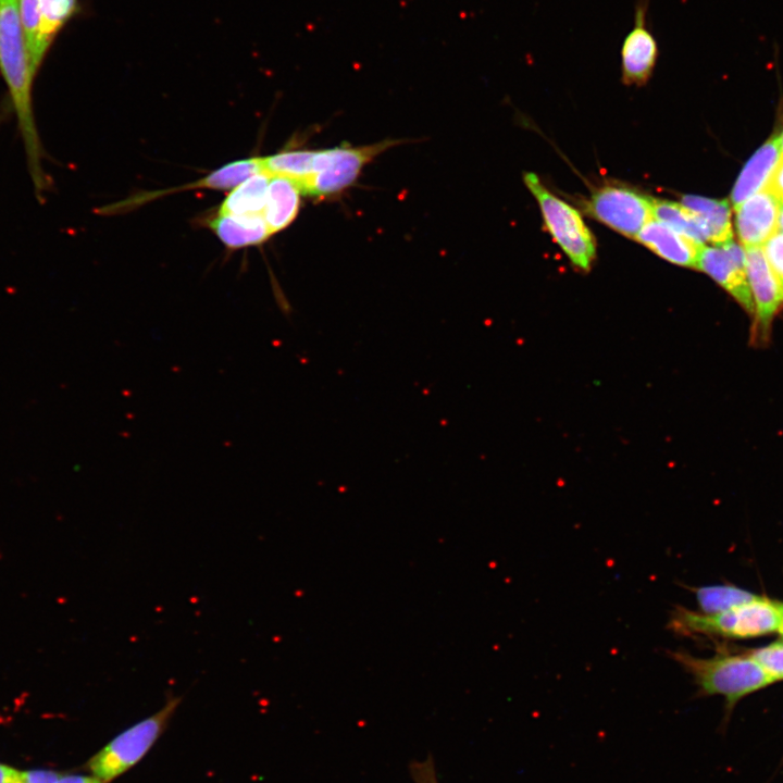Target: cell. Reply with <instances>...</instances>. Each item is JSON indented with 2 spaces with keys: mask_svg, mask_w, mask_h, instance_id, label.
I'll list each match as a JSON object with an SVG mask.
<instances>
[{
  "mask_svg": "<svg viewBox=\"0 0 783 783\" xmlns=\"http://www.w3.org/2000/svg\"><path fill=\"white\" fill-rule=\"evenodd\" d=\"M649 0H637L634 23L621 46V73L626 85H645L652 75L658 55V42L648 27Z\"/></svg>",
  "mask_w": 783,
  "mask_h": 783,
  "instance_id": "obj_10",
  "label": "cell"
},
{
  "mask_svg": "<svg viewBox=\"0 0 783 783\" xmlns=\"http://www.w3.org/2000/svg\"><path fill=\"white\" fill-rule=\"evenodd\" d=\"M313 151L288 150L262 158L263 172L270 176H282L301 183L311 173Z\"/></svg>",
  "mask_w": 783,
  "mask_h": 783,
  "instance_id": "obj_21",
  "label": "cell"
},
{
  "mask_svg": "<svg viewBox=\"0 0 783 783\" xmlns=\"http://www.w3.org/2000/svg\"><path fill=\"white\" fill-rule=\"evenodd\" d=\"M182 699L181 696L169 695L161 709L128 726L92 755L85 765L86 770L107 783L125 774L150 751L166 730Z\"/></svg>",
  "mask_w": 783,
  "mask_h": 783,
  "instance_id": "obj_4",
  "label": "cell"
},
{
  "mask_svg": "<svg viewBox=\"0 0 783 783\" xmlns=\"http://www.w3.org/2000/svg\"><path fill=\"white\" fill-rule=\"evenodd\" d=\"M41 48L47 55L55 37L80 12L78 0H38Z\"/></svg>",
  "mask_w": 783,
  "mask_h": 783,
  "instance_id": "obj_18",
  "label": "cell"
},
{
  "mask_svg": "<svg viewBox=\"0 0 783 783\" xmlns=\"http://www.w3.org/2000/svg\"><path fill=\"white\" fill-rule=\"evenodd\" d=\"M656 219L700 244L707 241V233L696 215L682 203L651 198Z\"/></svg>",
  "mask_w": 783,
  "mask_h": 783,
  "instance_id": "obj_20",
  "label": "cell"
},
{
  "mask_svg": "<svg viewBox=\"0 0 783 783\" xmlns=\"http://www.w3.org/2000/svg\"><path fill=\"white\" fill-rule=\"evenodd\" d=\"M523 179L537 200L545 224L556 243L576 269L589 271L596 257V244L580 213L548 190L536 174L525 173Z\"/></svg>",
  "mask_w": 783,
  "mask_h": 783,
  "instance_id": "obj_5",
  "label": "cell"
},
{
  "mask_svg": "<svg viewBox=\"0 0 783 783\" xmlns=\"http://www.w3.org/2000/svg\"><path fill=\"white\" fill-rule=\"evenodd\" d=\"M586 211L612 229L633 238L654 216L650 197L618 185L597 189L588 200Z\"/></svg>",
  "mask_w": 783,
  "mask_h": 783,
  "instance_id": "obj_7",
  "label": "cell"
},
{
  "mask_svg": "<svg viewBox=\"0 0 783 783\" xmlns=\"http://www.w3.org/2000/svg\"><path fill=\"white\" fill-rule=\"evenodd\" d=\"M681 203L699 220L707 233L708 243L720 246L732 239L730 201L685 195Z\"/></svg>",
  "mask_w": 783,
  "mask_h": 783,
  "instance_id": "obj_16",
  "label": "cell"
},
{
  "mask_svg": "<svg viewBox=\"0 0 783 783\" xmlns=\"http://www.w3.org/2000/svg\"><path fill=\"white\" fill-rule=\"evenodd\" d=\"M300 195L301 190L294 181L271 176L262 216L272 235L286 228L296 219Z\"/></svg>",
  "mask_w": 783,
  "mask_h": 783,
  "instance_id": "obj_14",
  "label": "cell"
},
{
  "mask_svg": "<svg viewBox=\"0 0 783 783\" xmlns=\"http://www.w3.org/2000/svg\"><path fill=\"white\" fill-rule=\"evenodd\" d=\"M410 771L414 783H437L432 758L412 763Z\"/></svg>",
  "mask_w": 783,
  "mask_h": 783,
  "instance_id": "obj_25",
  "label": "cell"
},
{
  "mask_svg": "<svg viewBox=\"0 0 783 783\" xmlns=\"http://www.w3.org/2000/svg\"><path fill=\"white\" fill-rule=\"evenodd\" d=\"M209 225L220 240L232 249L259 245L272 235L262 214H217Z\"/></svg>",
  "mask_w": 783,
  "mask_h": 783,
  "instance_id": "obj_15",
  "label": "cell"
},
{
  "mask_svg": "<svg viewBox=\"0 0 783 783\" xmlns=\"http://www.w3.org/2000/svg\"><path fill=\"white\" fill-rule=\"evenodd\" d=\"M762 249L768 263L783 285V233H775Z\"/></svg>",
  "mask_w": 783,
  "mask_h": 783,
  "instance_id": "obj_24",
  "label": "cell"
},
{
  "mask_svg": "<svg viewBox=\"0 0 783 783\" xmlns=\"http://www.w3.org/2000/svg\"><path fill=\"white\" fill-rule=\"evenodd\" d=\"M396 144L399 141L385 140L362 147L341 146L313 151L311 173L298 184L301 194L322 197L345 189L368 162Z\"/></svg>",
  "mask_w": 783,
  "mask_h": 783,
  "instance_id": "obj_6",
  "label": "cell"
},
{
  "mask_svg": "<svg viewBox=\"0 0 783 783\" xmlns=\"http://www.w3.org/2000/svg\"><path fill=\"white\" fill-rule=\"evenodd\" d=\"M662 259L676 265L696 268L703 244L658 221H649L635 236Z\"/></svg>",
  "mask_w": 783,
  "mask_h": 783,
  "instance_id": "obj_12",
  "label": "cell"
},
{
  "mask_svg": "<svg viewBox=\"0 0 783 783\" xmlns=\"http://www.w3.org/2000/svg\"><path fill=\"white\" fill-rule=\"evenodd\" d=\"M271 176L264 172L252 175L226 196L221 203L219 214L253 215L262 214Z\"/></svg>",
  "mask_w": 783,
  "mask_h": 783,
  "instance_id": "obj_17",
  "label": "cell"
},
{
  "mask_svg": "<svg viewBox=\"0 0 783 783\" xmlns=\"http://www.w3.org/2000/svg\"><path fill=\"white\" fill-rule=\"evenodd\" d=\"M783 233V202L780 204V214H779V231Z\"/></svg>",
  "mask_w": 783,
  "mask_h": 783,
  "instance_id": "obj_30",
  "label": "cell"
},
{
  "mask_svg": "<svg viewBox=\"0 0 783 783\" xmlns=\"http://www.w3.org/2000/svg\"><path fill=\"white\" fill-rule=\"evenodd\" d=\"M669 656L694 679L699 695L724 697L726 717L745 696L774 683L747 654L700 658L671 650Z\"/></svg>",
  "mask_w": 783,
  "mask_h": 783,
  "instance_id": "obj_2",
  "label": "cell"
},
{
  "mask_svg": "<svg viewBox=\"0 0 783 783\" xmlns=\"http://www.w3.org/2000/svg\"><path fill=\"white\" fill-rule=\"evenodd\" d=\"M780 140H781V152H782V157H783V132H782V134H780Z\"/></svg>",
  "mask_w": 783,
  "mask_h": 783,
  "instance_id": "obj_31",
  "label": "cell"
},
{
  "mask_svg": "<svg viewBox=\"0 0 783 783\" xmlns=\"http://www.w3.org/2000/svg\"><path fill=\"white\" fill-rule=\"evenodd\" d=\"M61 774L46 769L23 771V783H57Z\"/></svg>",
  "mask_w": 783,
  "mask_h": 783,
  "instance_id": "obj_26",
  "label": "cell"
},
{
  "mask_svg": "<svg viewBox=\"0 0 783 783\" xmlns=\"http://www.w3.org/2000/svg\"><path fill=\"white\" fill-rule=\"evenodd\" d=\"M0 74L5 83L21 135L35 194L42 200L49 182L45 151L33 108V71L16 0H0Z\"/></svg>",
  "mask_w": 783,
  "mask_h": 783,
  "instance_id": "obj_1",
  "label": "cell"
},
{
  "mask_svg": "<svg viewBox=\"0 0 783 783\" xmlns=\"http://www.w3.org/2000/svg\"><path fill=\"white\" fill-rule=\"evenodd\" d=\"M0 783H23V771L0 763Z\"/></svg>",
  "mask_w": 783,
  "mask_h": 783,
  "instance_id": "obj_28",
  "label": "cell"
},
{
  "mask_svg": "<svg viewBox=\"0 0 783 783\" xmlns=\"http://www.w3.org/2000/svg\"><path fill=\"white\" fill-rule=\"evenodd\" d=\"M57 783H107L94 775L64 774L62 773Z\"/></svg>",
  "mask_w": 783,
  "mask_h": 783,
  "instance_id": "obj_29",
  "label": "cell"
},
{
  "mask_svg": "<svg viewBox=\"0 0 783 783\" xmlns=\"http://www.w3.org/2000/svg\"><path fill=\"white\" fill-rule=\"evenodd\" d=\"M782 624L783 602L760 596L751 602L714 614L679 606L671 611L668 627L680 635L750 638L779 632Z\"/></svg>",
  "mask_w": 783,
  "mask_h": 783,
  "instance_id": "obj_3",
  "label": "cell"
},
{
  "mask_svg": "<svg viewBox=\"0 0 783 783\" xmlns=\"http://www.w3.org/2000/svg\"><path fill=\"white\" fill-rule=\"evenodd\" d=\"M781 152L780 134H773L746 162L731 192L734 208L746 199L766 188Z\"/></svg>",
  "mask_w": 783,
  "mask_h": 783,
  "instance_id": "obj_13",
  "label": "cell"
},
{
  "mask_svg": "<svg viewBox=\"0 0 783 783\" xmlns=\"http://www.w3.org/2000/svg\"><path fill=\"white\" fill-rule=\"evenodd\" d=\"M766 188L773 194L780 202H783V157H781Z\"/></svg>",
  "mask_w": 783,
  "mask_h": 783,
  "instance_id": "obj_27",
  "label": "cell"
},
{
  "mask_svg": "<svg viewBox=\"0 0 783 783\" xmlns=\"http://www.w3.org/2000/svg\"><path fill=\"white\" fill-rule=\"evenodd\" d=\"M696 269L701 270L724 288L750 315L754 302L746 273L745 250L733 239L720 246H703Z\"/></svg>",
  "mask_w": 783,
  "mask_h": 783,
  "instance_id": "obj_9",
  "label": "cell"
},
{
  "mask_svg": "<svg viewBox=\"0 0 783 783\" xmlns=\"http://www.w3.org/2000/svg\"><path fill=\"white\" fill-rule=\"evenodd\" d=\"M700 612L721 613L758 599L760 596L733 585H711L693 589Z\"/></svg>",
  "mask_w": 783,
  "mask_h": 783,
  "instance_id": "obj_19",
  "label": "cell"
},
{
  "mask_svg": "<svg viewBox=\"0 0 783 783\" xmlns=\"http://www.w3.org/2000/svg\"><path fill=\"white\" fill-rule=\"evenodd\" d=\"M781 202L767 188L753 195L735 209V224L744 249L763 247L779 231Z\"/></svg>",
  "mask_w": 783,
  "mask_h": 783,
  "instance_id": "obj_11",
  "label": "cell"
},
{
  "mask_svg": "<svg viewBox=\"0 0 783 783\" xmlns=\"http://www.w3.org/2000/svg\"><path fill=\"white\" fill-rule=\"evenodd\" d=\"M744 250L754 302L750 341L756 346H765L770 339L773 320L783 307V285L768 263L762 247Z\"/></svg>",
  "mask_w": 783,
  "mask_h": 783,
  "instance_id": "obj_8",
  "label": "cell"
},
{
  "mask_svg": "<svg viewBox=\"0 0 783 783\" xmlns=\"http://www.w3.org/2000/svg\"><path fill=\"white\" fill-rule=\"evenodd\" d=\"M16 3L30 64L37 75L46 58L41 48L39 2L38 0H16Z\"/></svg>",
  "mask_w": 783,
  "mask_h": 783,
  "instance_id": "obj_22",
  "label": "cell"
},
{
  "mask_svg": "<svg viewBox=\"0 0 783 783\" xmlns=\"http://www.w3.org/2000/svg\"><path fill=\"white\" fill-rule=\"evenodd\" d=\"M779 632H780L781 634H783V624H782V626H781V629H780Z\"/></svg>",
  "mask_w": 783,
  "mask_h": 783,
  "instance_id": "obj_32",
  "label": "cell"
},
{
  "mask_svg": "<svg viewBox=\"0 0 783 783\" xmlns=\"http://www.w3.org/2000/svg\"><path fill=\"white\" fill-rule=\"evenodd\" d=\"M747 655L775 683L783 680V642H774L765 647L756 648Z\"/></svg>",
  "mask_w": 783,
  "mask_h": 783,
  "instance_id": "obj_23",
  "label": "cell"
}]
</instances>
